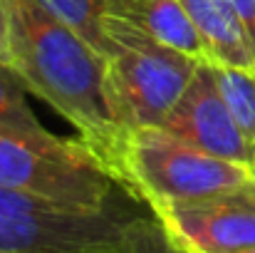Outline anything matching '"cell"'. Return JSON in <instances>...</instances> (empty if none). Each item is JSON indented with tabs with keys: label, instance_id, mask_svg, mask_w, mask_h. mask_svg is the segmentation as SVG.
Segmentation results:
<instances>
[{
	"label": "cell",
	"instance_id": "cell-12",
	"mask_svg": "<svg viewBox=\"0 0 255 253\" xmlns=\"http://www.w3.org/2000/svg\"><path fill=\"white\" fill-rule=\"evenodd\" d=\"M25 92L27 87L17 77V72L10 65L0 62V127L22 134H45L47 129L37 122Z\"/></svg>",
	"mask_w": 255,
	"mask_h": 253
},
{
	"label": "cell",
	"instance_id": "cell-8",
	"mask_svg": "<svg viewBox=\"0 0 255 253\" xmlns=\"http://www.w3.org/2000/svg\"><path fill=\"white\" fill-rule=\"evenodd\" d=\"M188 10L211 65L255 67V50L231 0H181Z\"/></svg>",
	"mask_w": 255,
	"mask_h": 253
},
{
	"label": "cell",
	"instance_id": "cell-1",
	"mask_svg": "<svg viewBox=\"0 0 255 253\" xmlns=\"http://www.w3.org/2000/svg\"><path fill=\"white\" fill-rule=\"evenodd\" d=\"M10 67L27 92L65 117L77 132V139L114 171L131 129L117 112L104 55L37 0H10Z\"/></svg>",
	"mask_w": 255,
	"mask_h": 253
},
{
	"label": "cell",
	"instance_id": "cell-9",
	"mask_svg": "<svg viewBox=\"0 0 255 253\" xmlns=\"http://www.w3.org/2000/svg\"><path fill=\"white\" fill-rule=\"evenodd\" d=\"M109 12L131 20L173 50L198 62H208L206 45L181 0H109Z\"/></svg>",
	"mask_w": 255,
	"mask_h": 253
},
{
	"label": "cell",
	"instance_id": "cell-13",
	"mask_svg": "<svg viewBox=\"0 0 255 253\" xmlns=\"http://www.w3.org/2000/svg\"><path fill=\"white\" fill-rule=\"evenodd\" d=\"M12 60V7L10 0H0V62Z\"/></svg>",
	"mask_w": 255,
	"mask_h": 253
},
{
	"label": "cell",
	"instance_id": "cell-16",
	"mask_svg": "<svg viewBox=\"0 0 255 253\" xmlns=\"http://www.w3.org/2000/svg\"><path fill=\"white\" fill-rule=\"evenodd\" d=\"M251 174H253V179H255V144H253V159H251Z\"/></svg>",
	"mask_w": 255,
	"mask_h": 253
},
{
	"label": "cell",
	"instance_id": "cell-15",
	"mask_svg": "<svg viewBox=\"0 0 255 253\" xmlns=\"http://www.w3.org/2000/svg\"><path fill=\"white\" fill-rule=\"evenodd\" d=\"M201 253H255V246H246V249H226V251H201Z\"/></svg>",
	"mask_w": 255,
	"mask_h": 253
},
{
	"label": "cell",
	"instance_id": "cell-11",
	"mask_svg": "<svg viewBox=\"0 0 255 253\" xmlns=\"http://www.w3.org/2000/svg\"><path fill=\"white\" fill-rule=\"evenodd\" d=\"M37 2L47 7L55 17L67 22L72 30H77L99 55H107L104 17L109 15V0H37Z\"/></svg>",
	"mask_w": 255,
	"mask_h": 253
},
{
	"label": "cell",
	"instance_id": "cell-4",
	"mask_svg": "<svg viewBox=\"0 0 255 253\" xmlns=\"http://www.w3.org/2000/svg\"><path fill=\"white\" fill-rule=\"evenodd\" d=\"M114 171L149 209L208 199L253 179L251 167L213 157L159 124L127 134Z\"/></svg>",
	"mask_w": 255,
	"mask_h": 253
},
{
	"label": "cell",
	"instance_id": "cell-3",
	"mask_svg": "<svg viewBox=\"0 0 255 253\" xmlns=\"http://www.w3.org/2000/svg\"><path fill=\"white\" fill-rule=\"evenodd\" d=\"M0 189L107 209L136 199L82 139L0 127ZM141 201V199H139Z\"/></svg>",
	"mask_w": 255,
	"mask_h": 253
},
{
	"label": "cell",
	"instance_id": "cell-10",
	"mask_svg": "<svg viewBox=\"0 0 255 253\" xmlns=\"http://www.w3.org/2000/svg\"><path fill=\"white\" fill-rule=\"evenodd\" d=\"M211 65V62H208ZM223 102L243 134L255 144V67L211 65Z\"/></svg>",
	"mask_w": 255,
	"mask_h": 253
},
{
	"label": "cell",
	"instance_id": "cell-5",
	"mask_svg": "<svg viewBox=\"0 0 255 253\" xmlns=\"http://www.w3.org/2000/svg\"><path fill=\"white\" fill-rule=\"evenodd\" d=\"M107 75L122 122L156 127L188 87L198 60L159 42L122 15L104 17Z\"/></svg>",
	"mask_w": 255,
	"mask_h": 253
},
{
	"label": "cell",
	"instance_id": "cell-7",
	"mask_svg": "<svg viewBox=\"0 0 255 253\" xmlns=\"http://www.w3.org/2000/svg\"><path fill=\"white\" fill-rule=\"evenodd\" d=\"M159 127L213 157L251 167L253 142L243 134L228 104L223 102L213 77V67L208 62H201L196 67L188 87Z\"/></svg>",
	"mask_w": 255,
	"mask_h": 253
},
{
	"label": "cell",
	"instance_id": "cell-6",
	"mask_svg": "<svg viewBox=\"0 0 255 253\" xmlns=\"http://www.w3.org/2000/svg\"><path fill=\"white\" fill-rule=\"evenodd\" d=\"M178 253L255 246V179L198 201L151 209Z\"/></svg>",
	"mask_w": 255,
	"mask_h": 253
},
{
	"label": "cell",
	"instance_id": "cell-2",
	"mask_svg": "<svg viewBox=\"0 0 255 253\" xmlns=\"http://www.w3.org/2000/svg\"><path fill=\"white\" fill-rule=\"evenodd\" d=\"M0 253H178L139 199L89 209L0 189Z\"/></svg>",
	"mask_w": 255,
	"mask_h": 253
},
{
	"label": "cell",
	"instance_id": "cell-14",
	"mask_svg": "<svg viewBox=\"0 0 255 253\" xmlns=\"http://www.w3.org/2000/svg\"><path fill=\"white\" fill-rule=\"evenodd\" d=\"M231 2H233V7H236V12L248 32V40L255 50V0H231Z\"/></svg>",
	"mask_w": 255,
	"mask_h": 253
}]
</instances>
